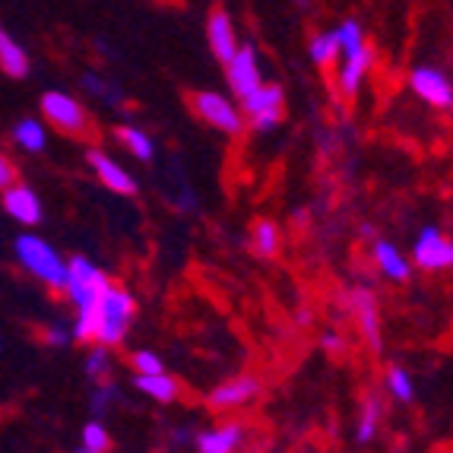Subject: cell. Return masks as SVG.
<instances>
[{
    "label": "cell",
    "instance_id": "6da1fadb",
    "mask_svg": "<svg viewBox=\"0 0 453 453\" xmlns=\"http://www.w3.org/2000/svg\"><path fill=\"white\" fill-rule=\"evenodd\" d=\"M134 318H136V298L127 288L108 282L102 298L96 302V342L108 349L121 346L127 340Z\"/></svg>",
    "mask_w": 453,
    "mask_h": 453
},
{
    "label": "cell",
    "instance_id": "7a4b0ae2",
    "mask_svg": "<svg viewBox=\"0 0 453 453\" xmlns=\"http://www.w3.org/2000/svg\"><path fill=\"white\" fill-rule=\"evenodd\" d=\"M13 250H16V257H19V264H23L38 282H45L48 288H61L64 292V282H67V260H64L45 238H38V234H19Z\"/></svg>",
    "mask_w": 453,
    "mask_h": 453
},
{
    "label": "cell",
    "instance_id": "3957f363",
    "mask_svg": "<svg viewBox=\"0 0 453 453\" xmlns=\"http://www.w3.org/2000/svg\"><path fill=\"white\" fill-rule=\"evenodd\" d=\"M42 118L51 124L54 130H61L64 136H76V140H86L92 136V121L86 108L76 102L70 92L51 89L42 96Z\"/></svg>",
    "mask_w": 453,
    "mask_h": 453
},
{
    "label": "cell",
    "instance_id": "277c9868",
    "mask_svg": "<svg viewBox=\"0 0 453 453\" xmlns=\"http://www.w3.org/2000/svg\"><path fill=\"white\" fill-rule=\"evenodd\" d=\"M105 286H108V276L98 270L92 260H86V257L67 260V282H64V295H67V302L76 308V314H80V311L96 308V302L102 298Z\"/></svg>",
    "mask_w": 453,
    "mask_h": 453
},
{
    "label": "cell",
    "instance_id": "5b68a950",
    "mask_svg": "<svg viewBox=\"0 0 453 453\" xmlns=\"http://www.w3.org/2000/svg\"><path fill=\"white\" fill-rule=\"evenodd\" d=\"M190 111L203 124H210L212 130H219V134H226V136H238L244 130L242 108L234 105L232 98L222 96V92H212V89L190 92Z\"/></svg>",
    "mask_w": 453,
    "mask_h": 453
},
{
    "label": "cell",
    "instance_id": "8992f818",
    "mask_svg": "<svg viewBox=\"0 0 453 453\" xmlns=\"http://www.w3.org/2000/svg\"><path fill=\"white\" fill-rule=\"evenodd\" d=\"M412 264L425 273H444L453 270V242H447L441 228L428 226L418 232L416 244H412Z\"/></svg>",
    "mask_w": 453,
    "mask_h": 453
},
{
    "label": "cell",
    "instance_id": "52a82bcc",
    "mask_svg": "<svg viewBox=\"0 0 453 453\" xmlns=\"http://www.w3.org/2000/svg\"><path fill=\"white\" fill-rule=\"evenodd\" d=\"M260 396V380L254 374H238V378H228L222 384H216L206 396L212 412H226V409H242L248 403H254Z\"/></svg>",
    "mask_w": 453,
    "mask_h": 453
},
{
    "label": "cell",
    "instance_id": "ba28073f",
    "mask_svg": "<svg viewBox=\"0 0 453 453\" xmlns=\"http://www.w3.org/2000/svg\"><path fill=\"white\" fill-rule=\"evenodd\" d=\"M349 308H352V318H356L358 330H362L371 352H380V349H384V340H380V308H378L374 292L365 286L352 288V292H349Z\"/></svg>",
    "mask_w": 453,
    "mask_h": 453
},
{
    "label": "cell",
    "instance_id": "9c48e42d",
    "mask_svg": "<svg viewBox=\"0 0 453 453\" xmlns=\"http://www.w3.org/2000/svg\"><path fill=\"white\" fill-rule=\"evenodd\" d=\"M226 76H228V89L238 98H244L248 92H254L264 76H260V61H257V48L254 45H238L234 58L226 64Z\"/></svg>",
    "mask_w": 453,
    "mask_h": 453
},
{
    "label": "cell",
    "instance_id": "30bf717a",
    "mask_svg": "<svg viewBox=\"0 0 453 453\" xmlns=\"http://www.w3.org/2000/svg\"><path fill=\"white\" fill-rule=\"evenodd\" d=\"M409 86L431 108H450L453 105V83L438 67H416L409 73Z\"/></svg>",
    "mask_w": 453,
    "mask_h": 453
},
{
    "label": "cell",
    "instance_id": "8fae6325",
    "mask_svg": "<svg viewBox=\"0 0 453 453\" xmlns=\"http://www.w3.org/2000/svg\"><path fill=\"white\" fill-rule=\"evenodd\" d=\"M86 162H89L92 174H96L98 181L105 184L108 190H114V194L121 196H134L136 190H140V184H136V178L127 172V168H121L118 162L108 156V152L102 150H89L86 152Z\"/></svg>",
    "mask_w": 453,
    "mask_h": 453
},
{
    "label": "cell",
    "instance_id": "7c38bea8",
    "mask_svg": "<svg viewBox=\"0 0 453 453\" xmlns=\"http://www.w3.org/2000/svg\"><path fill=\"white\" fill-rule=\"evenodd\" d=\"M206 38H210V48H212V54H216V61L226 67L234 58V51H238V35H234V23H232V16H228V10H222V7L210 10V16H206Z\"/></svg>",
    "mask_w": 453,
    "mask_h": 453
},
{
    "label": "cell",
    "instance_id": "4fadbf2b",
    "mask_svg": "<svg viewBox=\"0 0 453 453\" xmlns=\"http://www.w3.org/2000/svg\"><path fill=\"white\" fill-rule=\"evenodd\" d=\"M4 210H7V216H13V219L26 228L38 226L42 216H45L38 194L32 188H26V184H10V188L4 190Z\"/></svg>",
    "mask_w": 453,
    "mask_h": 453
},
{
    "label": "cell",
    "instance_id": "5bb4252c",
    "mask_svg": "<svg viewBox=\"0 0 453 453\" xmlns=\"http://www.w3.org/2000/svg\"><path fill=\"white\" fill-rule=\"evenodd\" d=\"M248 438V428L238 422H228V425H216V428H206L200 431L194 438L196 453H238Z\"/></svg>",
    "mask_w": 453,
    "mask_h": 453
},
{
    "label": "cell",
    "instance_id": "9a60e30c",
    "mask_svg": "<svg viewBox=\"0 0 453 453\" xmlns=\"http://www.w3.org/2000/svg\"><path fill=\"white\" fill-rule=\"evenodd\" d=\"M371 257H374V266H378V273L384 276V280L409 282V276H412V260H409L393 242L378 238V242L371 244Z\"/></svg>",
    "mask_w": 453,
    "mask_h": 453
},
{
    "label": "cell",
    "instance_id": "2e32d148",
    "mask_svg": "<svg viewBox=\"0 0 453 453\" xmlns=\"http://www.w3.org/2000/svg\"><path fill=\"white\" fill-rule=\"evenodd\" d=\"M368 67H371V48L368 45H365L362 51L342 58V67H340V73H336V86H340L342 96L356 98V92H358V86H362Z\"/></svg>",
    "mask_w": 453,
    "mask_h": 453
},
{
    "label": "cell",
    "instance_id": "e0dca14e",
    "mask_svg": "<svg viewBox=\"0 0 453 453\" xmlns=\"http://www.w3.org/2000/svg\"><path fill=\"white\" fill-rule=\"evenodd\" d=\"M0 70L10 80H26L29 76V54L7 29H0Z\"/></svg>",
    "mask_w": 453,
    "mask_h": 453
},
{
    "label": "cell",
    "instance_id": "ac0fdd59",
    "mask_svg": "<svg viewBox=\"0 0 453 453\" xmlns=\"http://www.w3.org/2000/svg\"><path fill=\"white\" fill-rule=\"evenodd\" d=\"M380 418H384V400H380L378 393H365L362 409H358V418H356L358 444H371L374 441V434L380 428Z\"/></svg>",
    "mask_w": 453,
    "mask_h": 453
},
{
    "label": "cell",
    "instance_id": "d6986e66",
    "mask_svg": "<svg viewBox=\"0 0 453 453\" xmlns=\"http://www.w3.org/2000/svg\"><path fill=\"white\" fill-rule=\"evenodd\" d=\"M134 387L156 403H172V400H178V393H181L178 380H174L172 374H165V371H159V374H134Z\"/></svg>",
    "mask_w": 453,
    "mask_h": 453
},
{
    "label": "cell",
    "instance_id": "ffe728a7",
    "mask_svg": "<svg viewBox=\"0 0 453 453\" xmlns=\"http://www.w3.org/2000/svg\"><path fill=\"white\" fill-rule=\"evenodd\" d=\"M282 102H286V96H282L280 83H260L257 89L248 92V96L238 102V108H242L244 118H254V114L270 111V108H282Z\"/></svg>",
    "mask_w": 453,
    "mask_h": 453
},
{
    "label": "cell",
    "instance_id": "44dd1931",
    "mask_svg": "<svg viewBox=\"0 0 453 453\" xmlns=\"http://www.w3.org/2000/svg\"><path fill=\"white\" fill-rule=\"evenodd\" d=\"M114 136H118V143L140 162H152L156 159V140H152L146 130L134 127V124H121V127H114Z\"/></svg>",
    "mask_w": 453,
    "mask_h": 453
},
{
    "label": "cell",
    "instance_id": "7402d4cb",
    "mask_svg": "<svg viewBox=\"0 0 453 453\" xmlns=\"http://www.w3.org/2000/svg\"><path fill=\"white\" fill-rule=\"evenodd\" d=\"M250 248L264 260H273L282 250V232L273 219H257L250 228Z\"/></svg>",
    "mask_w": 453,
    "mask_h": 453
},
{
    "label": "cell",
    "instance_id": "603a6c76",
    "mask_svg": "<svg viewBox=\"0 0 453 453\" xmlns=\"http://www.w3.org/2000/svg\"><path fill=\"white\" fill-rule=\"evenodd\" d=\"M83 92L89 98H96V102H102V105H108V108H121V102H124L121 86L111 83V80H105V76H98V73L83 76Z\"/></svg>",
    "mask_w": 453,
    "mask_h": 453
},
{
    "label": "cell",
    "instance_id": "cb8c5ba5",
    "mask_svg": "<svg viewBox=\"0 0 453 453\" xmlns=\"http://www.w3.org/2000/svg\"><path fill=\"white\" fill-rule=\"evenodd\" d=\"M13 140H16V146L26 152H45L48 130H45V124L35 121V118H23V121L13 127Z\"/></svg>",
    "mask_w": 453,
    "mask_h": 453
},
{
    "label": "cell",
    "instance_id": "d4e9b609",
    "mask_svg": "<svg viewBox=\"0 0 453 453\" xmlns=\"http://www.w3.org/2000/svg\"><path fill=\"white\" fill-rule=\"evenodd\" d=\"M387 393H390L396 403H412L416 400V384H412V374H409L406 368H400V365H390L387 368Z\"/></svg>",
    "mask_w": 453,
    "mask_h": 453
},
{
    "label": "cell",
    "instance_id": "484cf974",
    "mask_svg": "<svg viewBox=\"0 0 453 453\" xmlns=\"http://www.w3.org/2000/svg\"><path fill=\"white\" fill-rule=\"evenodd\" d=\"M86 378L92 380V384H105V380H111V368H114V358H111V349L108 346H98L92 349L89 356H86Z\"/></svg>",
    "mask_w": 453,
    "mask_h": 453
},
{
    "label": "cell",
    "instance_id": "4316f807",
    "mask_svg": "<svg viewBox=\"0 0 453 453\" xmlns=\"http://www.w3.org/2000/svg\"><path fill=\"white\" fill-rule=\"evenodd\" d=\"M111 450V434L102 422H86L83 425V438L73 453H108Z\"/></svg>",
    "mask_w": 453,
    "mask_h": 453
},
{
    "label": "cell",
    "instance_id": "83f0119b",
    "mask_svg": "<svg viewBox=\"0 0 453 453\" xmlns=\"http://www.w3.org/2000/svg\"><path fill=\"white\" fill-rule=\"evenodd\" d=\"M308 54H311V61L318 64V67H330L336 58H340V45H336V35L333 32H320V35L311 38V45H308Z\"/></svg>",
    "mask_w": 453,
    "mask_h": 453
},
{
    "label": "cell",
    "instance_id": "f1b7e54d",
    "mask_svg": "<svg viewBox=\"0 0 453 453\" xmlns=\"http://www.w3.org/2000/svg\"><path fill=\"white\" fill-rule=\"evenodd\" d=\"M336 35V45H340V58H349V54H356L365 48V35H362V26L356 19H346L340 23V29H333Z\"/></svg>",
    "mask_w": 453,
    "mask_h": 453
},
{
    "label": "cell",
    "instance_id": "f546056e",
    "mask_svg": "<svg viewBox=\"0 0 453 453\" xmlns=\"http://www.w3.org/2000/svg\"><path fill=\"white\" fill-rule=\"evenodd\" d=\"M121 400V387L114 384V380H105V384H96L89 393V409L96 412V416H105L108 409L114 406V403Z\"/></svg>",
    "mask_w": 453,
    "mask_h": 453
},
{
    "label": "cell",
    "instance_id": "4dcf8cb0",
    "mask_svg": "<svg viewBox=\"0 0 453 453\" xmlns=\"http://www.w3.org/2000/svg\"><path fill=\"white\" fill-rule=\"evenodd\" d=\"M282 124V108H270V111H260L254 118H244V127L254 130V134H270Z\"/></svg>",
    "mask_w": 453,
    "mask_h": 453
},
{
    "label": "cell",
    "instance_id": "1f68e13d",
    "mask_svg": "<svg viewBox=\"0 0 453 453\" xmlns=\"http://www.w3.org/2000/svg\"><path fill=\"white\" fill-rule=\"evenodd\" d=\"M130 368H134V374H159V371H165V365H162V358L156 352L140 349V352L130 356Z\"/></svg>",
    "mask_w": 453,
    "mask_h": 453
},
{
    "label": "cell",
    "instance_id": "d6a6232c",
    "mask_svg": "<svg viewBox=\"0 0 453 453\" xmlns=\"http://www.w3.org/2000/svg\"><path fill=\"white\" fill-rule=\"evenodd\" d=\"M19 181V168L13 165V159H7L4 152H0V190H7L10 184Z\"/></svg>",
    "mask_w": 453,
    "mask_h": 453
},
{
    "label": "cell",
    "instance_id": "836d02e7",
    "mask_svg": "<svg viewBox=\"0 0 453 453\" xmlns=\"http://www.w3.org/2000/svg\"><path fill=\"white\" fill-rule=\"evenodd\" d=\"M45 340L51 342V346H67V342H73V333H70L67 324H51L45 330Z\"/></svg>",
    "mask_w": 453,
    "mask_h": 453
},
{
    "label": "cell",
    "instance_id": "e575fe53",
    "mask_svg": "<svg viewBox=\"0 0 453 453\" xmlns=\"http://www.w3.org/2000/svg\"><path fill=\"white\" fill-rule=\"evenodd\" d=\"M320 346H324L326 352H342V349H346V342H342L340 330H326L324 336H320Z\"/></svg>",
    "mask_w": 453,
    "mask_h": 453
}]
</instances>
